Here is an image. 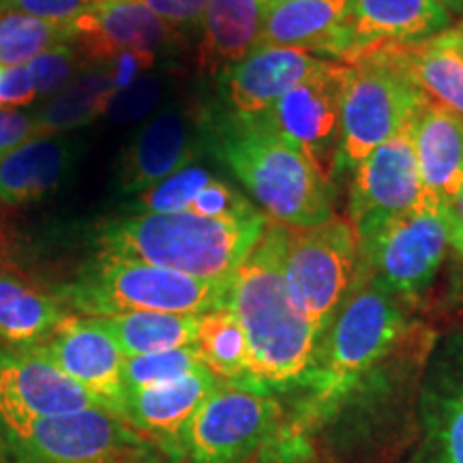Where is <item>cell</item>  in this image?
I'll list each match as a JSON object with an SVG mask.
<instances>
[{
    "instance_id": "obj_1",
    "label": "cell",
    "mask_w": 463,
    "mask_h": 463,
    "mask_svg": "<svg viewBox=\"0 0 463 463\" xmlns=\"http://www.w3.org/2000/svg\"><path fill=\"white\" fill-rule=\"evenodd\" d=\"M288 225L269 219L264 234L230 283L228 303L249 347L251 384L300 382L314 363L322 333L289 298L283 256Z\"/></svg>"
},
{
    "instance_id": "obj_2",
    "label": "cell",
    "mask_w": 463,
    "mask_h": 463,
    "mask_svg": "<svg viewBox=\"0 0 463 463\" xmlns=\"http://www.w3.org/2000/svg\"><path fill=\"white\" fill-rule=\"evenodd\" d=\"M208 146L245 184L266 217L289 228H311L335 217L328 174L277 129L262 112H232L206 125Z\"/></svg>"
},
{
    "instance_id": "obj_3",
    "label": "cell",
    "mask_w": 463,
    "mask_h": 463,
    "mask_svg": "<svg viewBox=\"0 0 463 463\" xmlns=\"http://www.w3.org/2000/svg\"><path fill=\"white\" fill-rule=\"evenodd\" d=\"M402 303L358 264L356 279L320 337L309 372L300 380L309 391L298 419L300 430L337 412L361 382L392 354L408 331Z\"/></svg>"
},
{
    "instance_id": "obj_4",
    "label": "cell",
    "mask_w": 463,
    "mask_h": 463,
    "mask_svg": "<svg viewBox=\"0 0 463 463\" xmlns=\"http://www.w3.org/2000/svg\"><path fill=\"white\" fill-rule=\"evenodd\" d=\"M269 217L206 219L191 213L133 215L103 223L99 253L161 266L200 279H232L262 239Z\"/></svg>"
},
{
    "instance_id": "obj_5",
    "label": "cell",
    "mask_w": 463,
    "mask_h": 463,
    "mask_svg": "<svg viewBox=\"0 0 463 463\" xmlns=\"http://www.w3.org/2000/svg\"><path fill=\"white\" fill-rule=\"evenodd\" d=\"M232 279H200L178 270L99 253L62 288V298L89 317L131 311L202 316L228 303Z\"/></svg>"
},
{
    "instance_id": "obj_6",
    "label": "cell",
    "mask_w": 463,
    "mask_h": 463,
    "mask_svg": "<svg viewBox=\"0 0 463 463\" xmlns=\"http://www.w3.org/2000/svg\"><path fill=\"white\" fill-rule=\"evenodd\" d=\"M347 82L331 181L352 174L372 150L414 118L427 95L382 50L363 56Z\"/></svg>"
},
{
    "instance_id": "obj_7",
    "label": "cell",
    "mask_w": 463,
    "mask_h": 463,
    "mask_svg": "<svg viewBox=\"0 0 463 463\" xmlns=\"http://www.w3.org/2000/svg\"><path fill=\"white\" fill-rule=\"evenodd\" d=\"M444 206L425 191L410 211L358 232V264L403 303L430 289L447 256Z\"/></svg>"
},
{
    "instance_id": "obj_8",
    "label": "cell",
    "mask_w": 463,
    "mask_h": 463,
    "mask_svg": "<svg viewBox=\"0 0 463 463\" xmlns=\"http://www.w3.org/2000/svg\"><path fill=\"white\" fill-rule=\"evenodd\" d=\"M358 273V232L347 217H333L286 234V275L289 298L324 335Z\"/></svg>"
},
{
    "instance_id": "obj_9",
    "label": "cell",
    "mask_w": 463,
    "mask_h": 463,
    "mask_svg": "<svg viewBox=\"0 0 463 463\" xmlns=\"http://www.w3.org/2000/svg\"><path fill=\"white\" fill-rule=\"evenodd\" d=\"M279 403L251 382H219L178 439L191 463H241L269 439Z\"/></svg>"
},
{
    "instance_id": "obj_10",
    "label": "cell",
    "mask_w": 463,
    "mask_h": 463,
    "mask_svg": "<svg viewBox=\"0 0 463 463\" xmlns=\"http://www.w3.org/2000/svg\"><path fill=\"white\" fill-rule=\"evenodd\" d=\"M22 463H140L146 438L103 408L48 416L7 433Z\"/></svg>"
},
{
    "instance_id": "obj_11",
    "label": "cell",
    "mask_w": 463,
    "mask_h": 463,
    "mask_svg": "<svg viewBox=\"0 0 463 463\" xmlns=\"http://www.w3.org/2000/svg\"><path fill=\"white\" fill-rule=\"evenodd\" d=\"M350 75V65L322 58L316 71L307 75L303 82L286 92L266 112L277 129L289 142L297 144L324 174H331L339 136L341 106H344Z\"/></svg>"
},
{
    "instance_id": "obj_12",
    "label": "cell",
    "mask_w": 463,
    "mask_h": 463,
    "mask_svg": "<svg viewBox=\"0 0 463 463\" xmlns=\"http://www.w3.org/2000/svg\"><path fill=\"white\" fill-rule=\"evenodd\" d=\"M26 350L61 369L118 416L125 395V354L99 317L67 314L48 337Z\"/></svg>"
},
{
    "instance_id": "obj_13",
    "label": "cell",
    "mask_w": 463,
    "mask_h": 463,
    "mask_svg": "<svg viewBox=\"0 0 463 463\" xmlns=\"http://www.w3.org/2000/svg\"><path fill=\"white\" fill-rule=\"evenodd\" d=\"M71 24L73 45L86 62H109L125 52L172 56L184 43L183 31L137 0H92Z\"/></svg>"
},
{
    "instance_id": "obj_14",
    "label": "cell",
    "mask_w": 463,
    "mask_h": 463,
    "mask_svg": "<svg viewBox=\"0 0 463 463\" xmlns=\"http://www.w3.org/2000/svg\"><path fill=\"white\" fill-rule=\"evenodd\" d=\"M352 174L347 219L356 232L410 211L422 194L412 120L372 150Z\"/></svg>"
},
{
    "instance_id": "obj_15",
    "label": "cell",
    "mask_w": 463,
    "mask_h": 463,
    "mask_svg": "<svg viewBox=\"0 0 463 463\" xmlns=\"http://www.w3.org/2000/svg\"><path fill=\"white\" fill-rule=\"evenodd\" d=\"M89 408L103 403L45 358L31 350L0 352V422L7 433Z\"/></svg>"
},
{
    "instance_id": "obj_16",
    "label": "cell",
    "mask_w": 463,
    "mask_h": 463,
    "mask_svg": "<svg viewBox=\"0 0 463 463\" xmlns=\"http://www.w3.org/2000/svg\"><path fill=\"white\" fill-rule=\"evenodd\" d=\"M453 24V15L436 0H350L333 61L354 65L386 45L436 37Z\"/></svg>"
},
{
    "instance_id": "obj_17",
    "label": "cell",
    "mask_w": 463,
    "mask_h": 463,
    "mask_svg": "<svg viewBox=\"0 0 463 463\" xmlns=\"http://www.w3.org/2000/svg\"><path fill=\"white\" fill-rule=\"evenodd\" d=\"M206 133L200 114L184 103H167L133 136L120 159L118 184L123 194L144 191L170 174L191 165Z\"/></svg>"
},
{
    "instance_id": "obj_18",
    "label": "cell",
    "mask_w": 463,
    "mask_h": 463,
    "mask_svg": "<svg viewBox=\"0 0 463 463\" xmlns=\"http://www.w3.org/2000/svg\"><path fill=\"white\" fill-rule=\"evenodd\" d=\"M422 461L463 463V335L438 352L420 395Z\"/></svg>"
},
{
    "instance_id": "obj_19",
    "label": "cell",
    "mask_w": 463,
    "mask_h": 463,
    "mask_svg": "<svg viewBox=\"0 0 463 463\" xmlns=\"http://www.w3.org/2000/svg\"><path fill=\"white\" fill-rule=\"evenodd\" d=\"M322 58L297 48L256 45L225 71L228 101L236 114L256 116L269 112L277 101L303 80Z\"/></svg>"
},
{
    "instance_id": "obj_20",
    "label": "cell",
    "mask_w": 463,
    "mask_h": 463,
    "mask_svg": "<svg viewBox=\"0 0 463 463\" xmlns=\"http://www.w3.org/2000/svg\"><path fill=\"white\" fill-rule=\"evenodd\" d=\"M412 137L422 191L450 204L463 189V118L427 97L412 118Z\"/></svg>"
},
{
    "instance_id": "obj_21",
    "label": "cell",
    "mask_w": 463,
    "mask_h": 463,
    "mask_svg": "<svg viewBox=\"0 0 463 463\" xmlns=\"http://www.w3.org/2000/svg\"><path fill=\"white\" fill-rule=\"evenodd\" d=\"M80 144L61 136H39L0 161V204L31 206L48 198L73 170Z\"/></svg>"
},
{
    "instance_id": "obj_22",
    "label": "cell",
    "mask_w": 463,
    "mask_h": 463,
    "mask_svg": "<svg viewBox=\"0 0 463 463\" xmlns=\"http://www.w3.org/2000/svg\"><path fill=\"white\" fill-rule=\"evenodd\" d=\"M215 375L206 367L148 389L125 391L118 408V419L137 433L178 438L184 425L194 419L200 405L217 389Z\"/></svg>"
},
{
    "instance_id": "obj_23",
    "label": "cell",
    "mask_w": 463,
    "mask_h": 463,
    "mask_svg": "<svg viewBox=\"0 0 463 463\" xmlns=\"http://www.w3.org/2000/svg\"><path fill=\"white\" fill-rule=\"evenodd\" d=\"M347 14L350 0H289L266 11L256 45L297 48L333 61Z\"/></svg>"
},
{
    "instance_id": "obj_24",
    "label": "cell",
    "mask_w": 463,
    "mask_h": 463,
    "mask_svg": "<svg viewBox=\"0 0 463 463\" xmlns=\"http://www.w3.org/2000/svg\"><path fill=\"white\" fill-rule=\"evenodd\" d=\"M266 9L260 0H208L202 17L198 65L202 71L234 67L256 48Z\"/></svg>"
},
{
    "instance_id": "obj_25",
    "label": "cell",
    "mask_w": 463,
    "mask_h": 463,
    "mask_svg": "<svg viewBox=\"0 0 463 463\" xmlns=\"http://www.w3.org/2000/svg\"><path fill=\"white\" fill-rule=\"evenodd\" d=\"M118 90L112 62H84L82 71L75 75L73 82L52 97L34 116L37 137L90 125L108 112Z\"/></svg>"
},
{
    "instance_id": "obj_26",
    "label": "cell",
    "mask_w": 463,
    "mask_h": 463,
    "mask_svg": "<svg viewBox=\"0 0 463 463\" xmlns=\"http://www.w3.org/2000/svg\"><path fill=\"white\" fill-rule=\"evenodd\" d=\"M433 101L463 118V61L436 37L380 48Z\"/></svg>"
},
{
    "instance_id": "obj_27",
    "label": "cell",
    "mask_w": 463,
    "mask_h": 463,
    "mask_svg": "<svg viewBox=\"0 0 463 463\" xmlns=\"http://www.w3.org/2000/svg\"><path fill=\"white\" fill-rule=\"evenodd\" d=\"M65 316L56 298L0 269V339L26 350L48 337Z\"/></svg>"
},
{
    "instance_id": "obj_28",
    "label": "cell",
    "mask_w": 463,
    "mask_h": 463,
    "mask_svg": "<svg viewBox=\"0 0 463 463\" xmlns=\"http://www.w3.org/2000/svg\"><path fill=\"white\" fill-rule=\"evenodd\" d=\"M200 316L159 314V311H131L99 317L112 333L125 356L157 354L195 344Z\"/></svg>"
},
{
    "instance_id": "obj_29",
    "label": "cell",
    "mask_w": 463,
    "mask_h": 463,
    "mask_svg": "<svg viewBox=\"0 0 463 463\" xmlns=\"http://www.w3.org/2000/svg\"><path fill=\"white\" fill-rule=\"evenodd\" d=\"M195 350L204 367L222 382H249V347L241 322L230 307L198 317Z\"/></svg>"
},
{
    "instance_id": "obj_30",
    "label": "cell",
    "mask_w": 463,
    "mask_h": 463,
    "mask_svg": "<svg viewBox=\"0 0 463 463\" xmlns=\"http://www.w3.org/2000/svg\"><path fill=\"white\" fill-rule=\"evenodd\" d=\"M73 39L71 22H54L22 14L0 15V69L26 65L56 45H73Z\"/></svg>"
},
{
    "instance_id": "obj_31",
    "label": "cell",
    "mask_w": 463,
    "mask_h": 463,
    "mask_svg": "<svg viewBox=\"0 0 463 463\" xmlns=\"http://www.w3.org/2000/svg\"><path fill=\"white\" fill-rule=\"evenodd\" d=\"M204 367L195 345L178 347V350L157 352V354L125 356L123 384L125 391L148 389V386L165 384Z\"/></svg>"
},
{
    "instance_id": "obj_32",
    "label": "cell",
    "mask_w": 463,
    "mask_h": 463,
    "mask_svg": "<svg viewBox=\"0 0 463 463\" xmlns=\"http://www.w3.org/2000/svg\"><path fill=\"white\" fill-rule=\"evenodd\" d=\"M213 181L211 172L200 165H184L183 170L170 174L153 187L144 189L140 195V206L155 215H174L187 213L191 202Z\"/></svg>"
},
{
    "instance_id": "obj_33",
    "label": "cell",
    "mask_w": 463,
    "mask_h": 463,
    "mask_svg": "<svg viewBox=\"0 0 463 463\" xmlns=\"http://www.w3.org/2000/svg\"><path fill=\"white\" fill-rule=\"evenodd\" d=\"M26 65L31 69L37 97H50L52 99L73 82L75 75L82 71L84 61L80 52L75 50V45L65 43L43 52Z\"/></svg>"
},
{
    "instance_id": "obj_34",
    "label": "cell",
    "mask_w": 463,
    "mask_h": 463,
    "mask_svg": "<svg viewBox=\"0 0 463 463\" xmlns=\"http://www.w3.org/2000/svg\"><path fill=\"white\" fill-rule=\"evenodd\" d=\"M165 82L161 75L142 73L133 82L118 92L109 103L106 116L112 123H133L146 118L164 99Z\"/></svg>"
},
{
    "instance_id": "obj_35",
    "label": "cell",
    "mask_w": 463,
    "mask_h": 463,
    "mask_svg": "<svg viewBox=\"0 0 463 463\" xmlns=\"http://www.w3.org/2000/svg\"><path fill=\"white\" fill-rule=\"evenodd\" d=\"M187 213L206 219H247L258 215L260 211L228 183L213 178L200 191L198 198L191 202Z\"/></svg>"
},
{
    "instance_id": "obj_36",
    "label": "cell",
    "mask_w": 463,
    "mask_h": 463,
    "mask_svg": "<svg viewBox=\"0 0 463 463\" xmlns=\"http://www.w3.org/2000/svg\"><path fill=\"white\" fill-rule=\"evenodd\" d=\"M92 0H0V15L22 14L54 22H71Z\"/></svg>"
},
{
    "instance_id": "obj_37",
    "label": "cell",
    "mask_w": 463,
    "mask_h": 463,
    "mask_svg": "<svg viewBox=\"0 0 463 463\" xmlns=\"http://www.w3.org/2000/svg\"><path fill=\"white\" fill-rule=\"evenodd\" d=\"M37 99V89L28 65L0 69V109L24 108Z\"/></svg>"
},
{
    "instance_id": "obj_38",
    "label": "cell",
    "mask_w": 463,
    "mask_h": 463,
    "mask_svg": "<svg viewBox=\"0 0 463 463\" xmlns=\"http://www.w3.org/2000/svg\"><path fill=\"white\" fill-rule=\"evenodd\" d=\"M137 3L178 31L200 26L208 7V0H137Z\"/></svg>"
},
{
    "instance_id": "obj_39",
    "label": "cell",
    "mask_w": 463,
    "mask_h": 463,
    "mask_svg": "<svg viewBox=\"0 0 463 463\" xmlns=\"http://www.w3.org/2000/svg\"><path fill=\"white\" fill-rule=\"evenodd\" d=\"M33 137H37L34 116L20 109H0V161Z\"/></svg>"
},
{
    "instance_id": "obj_40",
    "label": "cell",
    "mask_w": 463,
    "mask_h": 463,
    "mask_svg": "<svg viewBox=\"0 0 463 463\" xmlns=\"http://www.w3.org/2000/svg\"><path fill=\"white\" fill-rule=\"evenodd\" d=\"M444 217L449 228V245L455 249L457 256L463 258V189L450 204L444 206Z\"/></svg>"
},
{
    "instance_id": "obj_41",
    "label": "cell",
    "mask_w": 463,
    "mask_h": 463,
    "mask_svg": "<svg viewBox=\"0 0 463 463\" xmlns=\"http://www.w3.org/2000/svg\"><path fill=\"white\" fill-rule=\"evenodd\" d=\"M438 39L444 45H447V48L453 50L455 54L463 61V24H461V22L457 26H449L447 31L439 33Z\"/></svg>"
},
{
    "instance_id": "obj_42",
    "label": "cell",
    "mask_w": 463,
    "mask_h": 463,
    "mask_svg": "<svg viewBox=\"0 0 463 463\" xmlns=\"http://www.w3.org/2000/svg\"><path fill=\"white\" fill-rule=\"evenodd\" d=\"M436 3L442 5V7L447 9L450 15L463 14V0H436Z\"/></svg>"
},
{
    "instance_id": "obj_43",
    "label": "cell",
    "mask_w": 463,
    "mask_h": 463,
    "mask_svg": "<svg viewBox=\"0 0 463 463\" xmlns=\"http://www.w3.org/2000/svg\"><path fill=\"white\" fill-rule=\"evenodd\" d=\"M9 256V241L7 236H5V232L0 230V262H5Z\"/></svg>"
},
{
    "instance_id": "obj_44",
    "label": "cell",
    "mask_w": 463,
    "mask_h": 463,
    "mask_svg": "<svg viewBox=\"0 0 463 463\" xmlns=\"http://www.w3.org/2000/svg\"><path fill=\"white\" fill-rule=\"evenodd\" d=\"M260 3H262V7L269 11L273 7H279V5H283V3H289V0H260Z\"/></svg>"
},
{
    "instance_id": "obj_45",
    "label": "cell",
    "mask_w": 463,
    "mask_h": 463,
    "mask_svg": "<svg viewBox=\"0 0 463 463\" xmlns=\"http://www.w3.org/2000/svg\"><path fill=\"white\" fill-rule=\"evenodd\" d=\"M461 24H463V20H461Z\"/></svg>"
}]
</instances>
